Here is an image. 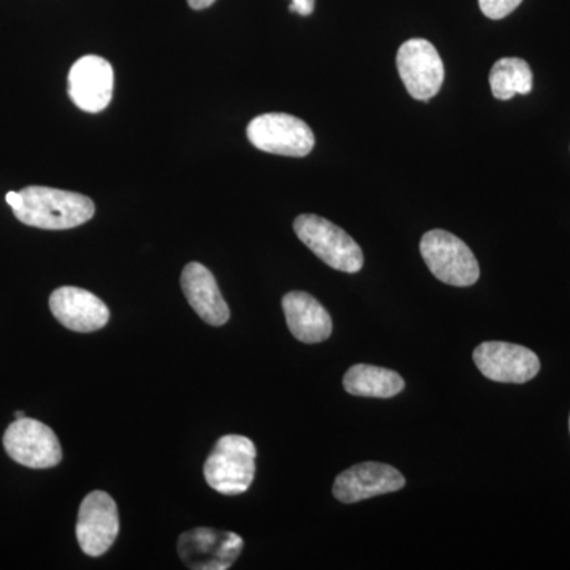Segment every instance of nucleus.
I'll list each match as a JSON object with an SVG mask.
<instances>
[{"mask_svg":"<svg viewBox=\"0 0 570 570\" xmlns=\"http://www.w3.org/2000/svg\"><path fill=\"white\" fill-rule=\"evenodd\" d=\"M569 431H570V417H569Z\"/></svg>","mask_w":570,"mask_h":570,"instance_id":"nucleus-22","label":"nucleus"},{"mask_svg":"<svg viewBox=\"0 0 570 570\" xmlns=\"http://www.w3.org/2000/svg\"><path fill=\"white\" fill-rule=\"evenodd\" d=\"M243 539L235 532L197 528L179 535L178 553L184 564L195 570H225L242 554Z\"/></svg>","mask_w":570,"mask_h":570,"instance_id":"nucleus-8","label":"nucleus"},{"mask_svg":"<svg viewBox=\"0 0 570 570\" xmlns=\"http://www.w3.org/2000/svg\"><path fill=\"white\" fill-rule=\"evenodd\" d=\"M314 9H316V0H292L291 6H288L292 13H298L302 17H309Z\"/></svg>","mask_w":570,"mask_h":570,"instance_id":"nucleus-19","label":"nucleus"},{"mask_svg":"<svg viewBox=\"0 0 570 570\" xmlns=\"http://www.w3.org/2000/svg\"><path fill=\"white\" fill-rule=\"evenodd\" d=\"M115 89L111 63L100 56L88 55L71 66L69 96L82 111L100 112L110 105Z\"/></svg>","mask_w":570,"mask_h":570,"instance_id":"nucleus-12","label":"nucleus"},{"mask_svg":"<svg viewBox=\"0 0 570 570\" xmlns=\"http://www.w3.org/2000/svg\"><path fill=\"white\" fill-rule=\"evenodd\" d=\"M343 385L351 395L365 397H393L404 390L403 377L396 371L365 363L352 366Z\"/></svg>","mask_w":570,"mask_h":570,"instance_id":"nucleus-16","label":"nucleus"},{"mask_svg":"<svg viewBox=\"0 0 570 570\" xmlns=\"http://www.w3.org/2000/svg\"><path fill=\"white\" fill-rule=\"evenodd\" d=\"M181 287L187 303L208 325L220 326L230 318V309L220 294L219 285L205 265L193 262L181 275Z\"/></svg>","mask_w":570,"mask_h":570,"instance_id":"nucleus-14","label":"nucleus"},{"mask_svg":"<svg viewBox=\"0 0 570 570\" xmlns=\"http://www.w3.org/2000/svg\"><path fill=\"white\" fill-rule=\"evenodd\" d=\"M534 75L530 63L521 58H502L490 71V86L494 99L510 100L517 94L527 96L532 91Z\"/></svg>","mask_w":570,"mask_h":570,"instance_id":"nucleus-17","label":"nucleus"},{"mask_svg":"<svg viewBox=\"0 0 570 570\" xmlns=\"http://www.w3.org/2000/svg\"><path fill=\"white\" fill-rule=\"evenodd\" d=\"M283 309L288 330L302 343L317 344L332 336V317L313 295L291 292L284 295Z\"/></svg>","mask_w":570,"mask_h":570,"instance_id":"nucleus-15","label":"nucleus"},{"mask_svg":"<svg viewBox=\"0 0 570 570\" xmlns=\"http://www.w3.org/2000/svg\"><path fill=\"white\" fill-rule=\"evenodd\" d=\"M50 309L59 324L77 333H92L110 321V311L99 296L80 287H61L50 296Z\"/></svg>","mask_w":570,"mask_h":570,"instance_id":"nucleus-13","label":"nucleus"},{"mask_svg":"<svg viewBox=\"0 0 570 570\" xmlns=\"http://www.w3.org/2000/svg\"><path fill=\"white\" fill-rule=\"evenodd\" d=\"M523 0H479L480 10L490 20H502L519 9Z\"/></svg>","mask_w":570,"mask_h":570,"instance_id":"nucleus-18","label":"nucleus"},{"mask_svg":"<svg viewBox=\"0 0 570 570\" xmlns=\"http://www.w3.org/2000/svg\"><path fill=\"white\" fill-rule=\"evenodd\" d=\"M119 534L118 505L105 491L82 499L77 521V539L88 557H102Z\"/></svg>","mask_w":570,"mask_h":570,"instance_id":"nucleus-10","label":"nucleus"},{"mask_svg":"<svg viewBox=\"0 0 570 570\" xmlns=\"http://www.w3.org/2000/svg\"><path fill=\"white\" fill-rule=\"evenodd\" d=\"M404 485L406 479L396 468L366 461L341 472L333 485V494L344 504H354L381 494L395 493Z\"/></svg>","mask_w":570,"mask_h":570,"instance_id":"nucleus-11","label":"nucleus"},{"mask_svg":"<svg viewBox=\"0 0 570 570\" xmlns=\"http://www.w3.org/2000/svg\"><path fill=\"white\" fill-rule=\"evenodd\" d=\"M7 204L20 223L43 230H69L88 223L96 205L86 195L52 187L29 186L6 195Z\"/></svg>","mask_w":570,"mask_h":570,"instance_id":"nucleus-1","label":"nucleus"},{"mask_svg":"<svg viewBox=\"0 0 570 570\" xmlns=\"http://www.w3.org/2000/svg\"><path fill=\"white\" fill-rule=\"evenodd\" d=\"M3 448L11 460L26 468H55L62 460L58 436L50 426L39 420H14L3 434Z\"/></svg>","mask_w":570,"mask_h":570,"instance_id":"nucleus-7","label":"nucleus"},{"mask_svg":"<svg viewBox=\"0 0 570 570\" xmlns=\"http://www.w3.org/2000/svg\"><path fill=\"white\" fill-rule=\"evenodd\" d=\"M397 73L414 99H433L444 85L445 69L436 47L425 39H411L396 55Z\"/></svg>","mask_w":570,"mask_h":570,"instance_id":"nucleus-6","label":"nucleus"},{"mask_svg":"<svg viewBox=\"0 0 570 570\" xmlns=\"http://www.w3.org/2000/svg\"><path fill=\"white\" fill-rule=\"evenodd\" d=\"M26 414L22 411H18L17 414H14V419H24Z\"/></svg>","mask_w":570,"mask_h":570,"instance_id":"nucleus-21","label":"nucleus"},{"mask_svg":"<svg viewBox=\"0 0 570 570\" xmlns=\"http://www.w3.org/2000/svg\"><path fill=\"white\" fill-rule=\"evenodd\" d=\"M294 230L299 242L333 269L358 273L363 268L365 257L362 247L343 228L328 219L316 214H302L295 219Z\"/></svg>","mask_w":570,"mask_h":570,"instance_id":"nucleus-3","label":"nucleus"},{"mask_svg":"<svg viewBox=\"0 0 570 570\" xmlns=\"http://www.w3.org/2000/svg\"><path fill=\"white\" fill-rule=\"evenodd\" d=\"M214 2H216V0H187V3H189L190 9L194 10L208 9V7H212Z\"/></svg>","mask_w":570,"mask_h":570,"instance_id":"nucleus-20","label":"nucleus"},{"mask_svg":"<svg viewBox=\"0 0 570 570\" xmlns=\"http://www.w3.org/2000/svg\"><path fill=\"white\" fill-rule=\"evenodd\" d=\"M420 253L430 272L441 283L469 287L479 281L478 258L463 239L450 232H426L420 242Z\"/></svg>","mask_w":570,"mask_h":570,"instance_id":"nucleus-4","label":"nucleus"},{"mask_svg":"<svg viewBox=\"0 0 570 570\" xmlns=\"http://www.w3.org/2000/svg\"><path fill=\"white\" fill-rule=\"evenodd\" d=\"M247 138L261 151L285 157H305L316 145L311 127L285 112H266L254 118L247 126Z\"/></svg>","mask_w":570,"mask_h":570,"instance_id":"nucleus-5","label":"nucleus"},{"mask_svg":"<svg viewBox=\"0 0 570 570\" xmlns=\"http://www.w3.org/2000/svg\"><path fill=\"white\" fill-rule=\"evenodd\" d=\"M257 450L249 438L227 434L214 445L204 474L212 489L227 497L246 493L254 482Z\"/></svg>","mask_w":570,"mask_h":570,"instance_id":"nucleus-2","label":"nucleus"},{"mask_svg":"<svg viewBox=\"0 0 570 570\" xmlns=\"http://www.w3.org/2000/svg\"><path fill=\"white\" fill-rule=\"evenodd\" d=\"M472 356L483 376L502 384H527L540 371L539 356L519 344L489 341L480 344Z\"/></svg>","mask_w":570,"mask_h":570,"instance_id":"nucleus-9","label":"nucleus"}]
</instances>
